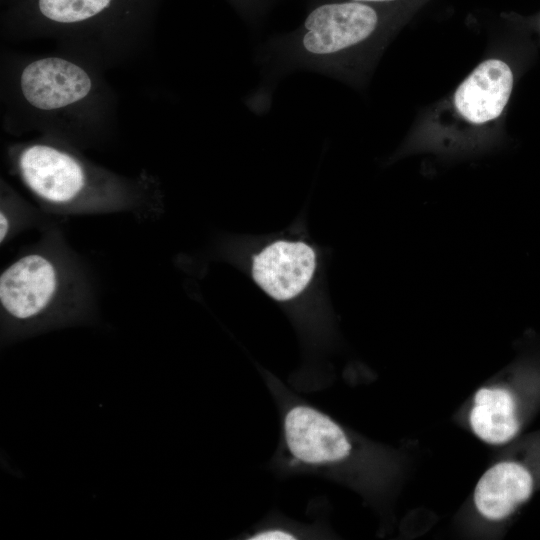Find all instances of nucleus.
<instances>
[{"label": "nucleus", "instance_id": "obj_1", "mask_svg": "<svg viewBox=\"0 0 540 540\" xmlns=\"http://www.w3.org/2000/svg\"><path fill=\"white\" fill-rule=\"evenodd\" d=\"M103 70L62 51L2 59L4 124L81 148L114 133L117 99ZM11 132V133H12Z\"/></svg>", "mask_w": 540, "mask_h": 540}, {"label": "nucleus", "instance_id": "obj_2", "mask_svg": "<svg viewBox=\"0 0 540 540\" xmlns=\"http://www.w3.org/2000/svg\"><path fill=\"white\" fill-rule=\"evenodd\" d=\"M10 166L46 210L60 214L157 212L156 181L127 178L98 166L66 142L41 136L12 145Z\"/></svg>", "mask_w": 540, "mask_h": 540}, {"label": "nucleus", "instance_id": "obj_3", "mask_svg": "<svg viewBox=\"0 0 540 540\" xmlns=\"http://www.w3.org/2000/svg\"><path fill=\"white\" fill-rule=\"evenodd\" d=\"M66 255L38 247L0 275L2 337L5 341L86 318L89 299L81 273Z\"/></svg>", "mask_w": 540, "mask_h": 540}, {"label": "nucleus", "instance_id": "obj_4", "mask_svg": "<svg viewBox=\"0 0 540 540\" xmlns=\"http://www.w3.org/2000/svg\"><path fill=\"white\" fill-rule=\"evenodd\" d=\"M284 438L297 461L323 466L344 460L351 444L343 429L329 416L306 405L291 407L284 417Z\"/></svg>", "mask_w": 540, "mask_h": 540}, {"label": "nucleus", "instance_id": "obj_5", "mask_svg": "<svg viewBox=\"0 0 540 540\" xmlns=\"http://www.w3.org/2000/svg\"><path fill=\"white\" fill-rule=\"evenodd\" d=\"M316 266L314 250L303 242L276 241L253 259L255 282L278 301L297 296L310 282Z\"/></svg>", "mask_w": 540, "mask_h": 540}, {"label": "nucleus", "instance_id": "obj_6", "mask_svg": "<svg viewBox=\"0 0 540 540\" xmlns=\"http://www.w3.org/2000/svg\"><path fill=\"white\" fill-rule=\"evenodd\" d=\"M377 14L360 3L326 4L305 21L303 45L314 54L337 52L366 39L375 29Z\"/></svg>", "mask_w": 540, "mask_h": 540}, {"label": "nucleus", "instance_id": "obj_7", "mask_svg": "<svg viewBox=\"0 0 540 540\" xmlns=\"http://www.w3.org/2000/svg\"><path fill=\"white\" fill-rule=\"evenodd\" d=\"M512 87L513 75L509 66L498 59L486 60L457 88L454 104L467 121L482 124L502 113Z\"/></svg>", "mask_w": 540, "mask_h": 540}, {"label": "nucleus", "instance_id": "obj_8", "mask_svg": "<svg viewBox=\"0 0 540 540\" xmlns=\"http://www.w3.org/2000/svg\"><path fill=\"white\" fill-rule=\"evenodd\" d=\"M533 479L521 464L500 462L490 467L479 479L474 491L478 512L489 520L509 516L531 495Z\"/></svg>", "mask_w": 540, "mask_h": 540}, {"label": "nucleus", "instance_id": "obj_9", "mask_svg": "<svg viewBox=\"0 0 540 540\" xmlns=\"http://www.w3.org/2000/svg\"><path fill=\"white\" fill-rule=\"evenodd\" d=\"M469 420L473 432L492 445L510 441L519 429L514 398L501 387H482L476 392Z\"/></svg>", "mask_w": 540, "mask_h": 540}, {"label": "nucleus", "instance_id": "obj_10", "mask_svg": "<svg viewBox=\"0 0 540 540\" xmlns=\"http://www.w3.org/2000/svg\"><path fill=\"white\" fill-rule=\"evenodd\" d=\"M113 0H37L39 13L60 28H79L107 11Z\"/></svg>", "mask_w": 540, "mask_h": 540}, {"label": "nucleus", "instance_id": "obj_11", "mask_svg": "<svg viewBox=\"0 0 540 540\" xmlns=\"http://www.w3.org/2000/svg\"><path fill=\"white\" fill-rule=\"evenodd\" d=\"M12 195L2 194L0 210V242L5 243L12 237L20 225L19 211L15 209Z\"/></svg>", "mask_w": 540, "mask_h": 540}, {"label": "nucleus", "instance_id": "obj_12", "mask_svg": "<svg viewBox=\"0 0 540 540\" xmlns=\"http://www.w3.org/2000/svg\"><path fill=\"white\" fill-rule=\"evenodd\" d=\"M249 539H252V540H292V539H296V537L292 533L286 530L275 528V529H269V530L258 532L254 534L252 537H250Z\"/></svg>", "mask_w": 540, "mask_h": 540}, {"label": "nucleus", "instance_id": "obj_13", "mask_svg": "<svg viewBox=\"0 0 540 540\" xmlns=\"http://www.w3.org/2000/svg\"><path fill=\"white\" fill-rule=\"evenodd\" d=\"M356 1H377V2H381V1H393V0H356Z\"/></svg>", "mask_w": 540, "mask_h": 540}]
</instances>
